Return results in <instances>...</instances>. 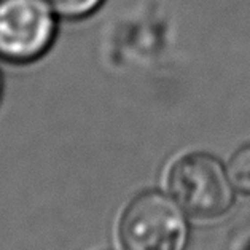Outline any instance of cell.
<instances>
[{
  "instance_id": "6da1fadb",
  "label": "cell",
  "mask_w": 250,
  "mask_h": 250,
  "mask_svg": "<svg viewBox=\"0 0 250 250\" xmlns=\"http://www.w3.org/2000/svg\"><path fill=\"white\" fill-rule=\"evenodd\" d=\"M123 250H187L190 222L174 198L151 188L136 194L118 220Z\"/></svg>"
},
{
  "instance_id": "8992f818",
  "label": "cell",
  "mask_w": 250,
  "mask_h": 250,
  "mask_svg": "<svg viewBox=\"0 0 250 250\" xmlns=\"http://www.w3.org/2000/svg\"><path fill=\"white\" fill-rule=\"evenodd\" d=\"M2 89H3V80H2V72H0V97H2Z\"/></svg>"
},
{
  "instance_id": "3957f363",
  "label": "cell",
  "mask_w": 250,
  "mask_h": 250,
  "mask_svg": "<svg viewBox=\"0 0 250 250\" xmlns=\"http://www.w3.org/2000/svg\"><path fill=\"white\" fill-rule=\"evenodd\" d=\"M58 13L46 0H0V59L29 64L54 43Z\"/></svg>"
},
{
  "instance_id": "7a4b0ae2",
  "label": "cell",
  "mask_w": 250,
  "mask_h": 250,
  "mask_svg": "<svg viewBox=\"0 0 250 250\" xmlns=\"http://www.w3.org/2000/svg\"><path fill=\"white\" fill-rule=\"evenodd\" d=\"M167 188L182 209L196 220L220 218L236 201L228 169L209 153H188L174 161L167 172Z\"/></svg>"
},
{
  "instance_id": "277c9868",
  "label": "cell",
  "mask_w": 250,
  "mask_h": 250,
  "mask_svg": "<svg viewBox=\"0 0 250 250\" xmlns=\"http://www.w3.org/2000/svg\"><path fill=\"white\" fill-rule=\"evenodd\" d=\"M227 169L236 190L250 194V145H244L231 156Z\"/></svg>"
},
{
  "instance_id": "5b68a950",
  "label": "cell",
  "mask_w": 250,
  "mask_h": 250,
  "mask_svg": "<svg viewBox=\"0 0 250 250\" xmlns=\"http://www.w3.org/2000/svg\"><path fill=\"white\" fill-rule=\"evenodd\" d=\"M46 2L65 20H82L93 15L104 3V0H46Z\"/></svg>"
}]
</instances>
